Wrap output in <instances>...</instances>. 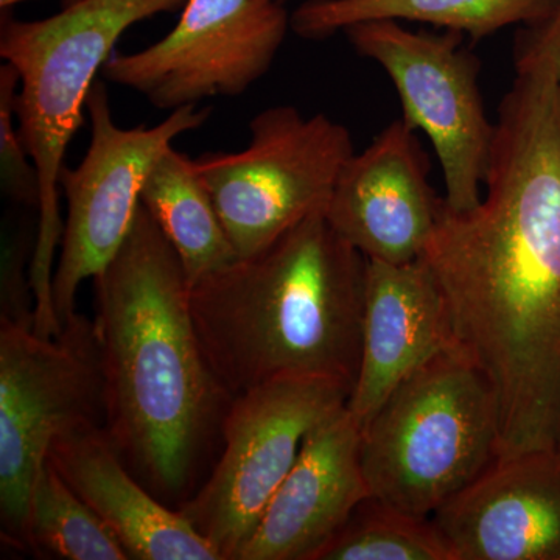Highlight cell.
I'll return each instance as SVG.
<instances>
[{"mask_svg": "<svg viewBox=\"0 0 560 560\" xmlns=\"http://www.w3.org/2000/svg\"><path fill=\"white\" fill-rule=\"evenodd\" d=\"M486 195L442 205L422 259L497 404V459L560 452V83L523 72L500 103Z\"/></svg>", "mask_w": 560, "mask_h": 560, "instance_id": "6da1fadb", "label": "cell"}, {"mask_svg": "<svg viewBox=\"0 0 560 560\" xmlns=\"http://www.w3.org/2000/svg\"><path fill=\"white\" fill-rule=\"evenodd\" d=\"M94 287L105 429L150 492L183 504L232 397L202 350L178 254L142 202Z\"/></svg>", "mask_w": 560, "mask_h": 560, "instance_id": "7a4b0ae2", "label": "cell"}, {"mask_svg": "<svg viewBox=\"0 0 560 560\" xmlns=\"http://www.w3.org/2000/svg\"><path fill=\"white\" fill-rule=\"evenodd\" d=\"M366 261L326 213H315L256 256L190 287L202 350L232 399L282 377L353 388Z\"/></svg>", "mask_w": 560, "mask_h": 560, "instance_id": "3957f363", "label": "cell"}, {"mask_svg": "<svg viewBox=\"0 0 560 560\" xmlns=\"http://www.w3.org/2000/svg\"><path fill=\"white\" fill-rule=\"evenodd\" d=\"M186 2L77 0L40 21H16L3 14L0 57L20 75L18 128L39 175V219L31 283L35 330L40 335L61 329L51 296L55 254L65 230L58 189L66 151L84 125L83 109L95 77L128 28L156 14L183 10Z\"/></svg>", "mask_w": 560, "mask_h": 560, "instance_id": "277c9868", "label": "cell"}, {"mask_svg": "<svg viewBox=\"0 0 560 560\" xmlns=\"http://www.w3.org/2000/svg\"><path fill=\"white\" fill-rule=\"evenodd\" d=\"M499 422L488 378L453 349L401 382L361 430L371 495L419 518L497 459Z\"/></svg>", "mask_w": 560, "mask_h": 560, "instance_id": "5b68a950", "label": "cell"}, {"mask_svg": "<svg viewBox=\"0 0 560 560\" xmlns=\"http://www.w3.org/2000/svg\"><path fill=\"white\" fill-rule=\"evenodd\" d=\"M105 427V383L94 319L79 312L61 334L0 320V523L2 540L28 552L33 486L58 438Z\"/></svg>", "mask_w": 560, "mask_h": 560, "instance_id": "8992f818", "label": "cell"}, {"mask_svg": "<svg viewBox=\"0 0 560 560\" xmlns=\"http://www.w3.org/2000/svg\"><path fill=\"white\" fill-rule=\"evenodd\" d=\"M242 151H208L195 168L219 210L238 259L256 256L301 221L326 213L338 176L353 154L348 128L291 105L249 121Z\"/></svg>", "mask_w": 560, "mask_h": 560, "instance_id": "52a82bcc", "label": "cell"}, {"mask_svg": "<svg viewBox=\"0 0 560 560\" xmlns=\"http://www.w3.org/2000/svg\"><path fill=\"white\" fill-rule=\"evenodd\" d=\"M352 386L282 377L234 397L221 425V455L208 480L176 508L223 560H237L305 438L348 405Z\"/></svg>", "mask_w": 560, "mask_h": 560, "instance_id": "ba28073f", "label": "cell"}, {"mask_svg": "<svg viewBox=\"0 0 560 560\" xmlns=\"http://www.w3.org/2000/svg\"><path fill=\"white\" fill-rule=\"evenodd\" d=\"M90 149L75 168L62 167L60 187L68 202L61 250L51 280L61 324L77 313L81 283L94 279L124 245L151 168L180 135L198 130L212 108L172 110L154 127L121 128L113 119L105 83L95 80L86 102Z\"/></svg>", "mask_w": 560, "mask_h": 560, "instance_id": "9c48e42d", "label": "cell"}, {"mask_svg": "<svg viewBox=\"0 0 560 560\" xmlns=\"http://www.w3.org/2000/svg\"><path fill=\"white\" fill-rule=\"evenodd\" d=\"M350 46L386 70L399 92L405 124L433 142L455 212L481 202L495 125L490 124L478 75L481 62L459 32H411L399 21L359 22L346 28Z\"/></svg>", "mask_w": 560, "mask_h": 560, "instance_id": "30bf717a", "label": "cell"}, {"mask_svg": "<svg viewBox=\"0 0 560 560\" xmlns=\"http://www.w3.org/2000/svg\"><path fill=\"white\" fill-rule=\"evenodd\" d=\"M289 28L279 0H187L168 35L132 54L114 50L102 75L164 110L237 97L270 70Z\"/></svg>", "mask_w": 560, "mask_h": 560, "instance_id": "8fae6325", "label": "cell"}, {"mask_svg": "<svg viewBox=\"0 0 560 560\" xmlns=\"http://www.w3.org/2000/svg\"><path fill=\"white\" fill-rule=\"evenodd\" d=\"M429 173V156L415 130L404 119L394 120L346 162L326 219L366 259L394 265L418 260L444 205Z\"/></svg>", "mask_w": 560, "mask_h": 560, "instance_id": "7c38bea8", "label": "cell"}, {"mask_svg": "<svg viewBox=\"0 0 560 560\" xmlns=\"http://www.w3.org/2000/svg\"><path fill=\"white\" fill-rule=\"evenodd\" d=\"M431 522L452 560H560V452L493 460Z\"/></svg>", "mask_w": 560, "mask_h": 560, "instance_id": "4fadbf2b", "label": "cell"}, {"mask_svg": "<svg viewBox=\"0 0 560 560\" xmlns=\"http://www.w3.org/2000/svg\"><path fill=\"white\" fill-rule=\"evenodd\" d=\"M458 348L447 301L422 257L368 259L359 374L346 405L361 430L401 382Z\"/></svg>", "mask_w": 560, "mask_h": 560, "instance_id": "5bb4252c", "label": "cell"}, {"mask_svg": "<svg viewBox=\"0 0 560 560\" xmlns=\"http://www.w3.org/2000/svg\"><path fill=\"white\" fill-rule=\"evenodd\" d=\"M370 495L361 427L345 407L305 438L237 560H315Z\"/></svg>", "mask_w": 560, "mask_h": 560, "instance_id": "9a60e30c", "label": "cell"}, {"mask_svg": "<svg viewBox=\"0 0 560 560\" xmlns=\"http://www.w3.org/2000/svg\"><path fill=\"white\" fill-rule=\"evenodd\" d=\"M47 459L113 530L130 559L223 560L178 510L131 474L105 427H84L58 438Z\"/></svg>", "mask_w": 560, "mask_h": 560, "instance_id": "2e32d148", "label": "cell"}, {"mask_svg": "<svg viewBox=\"0 0 560 560\" xmlns=\"http://www.w3.org/2000/svg\"><path fill=\"white\" fill-rule=\"evenodd\" d=\"M558 0H305L290 16V28L320 40L366 21L425 22L463 33L474 43L510 25L544 20Z\"/></svg>", "mask_w": 560, "mask_h": 560, "instance_id": "e0dca14e", "label": "cell"}, {"mask_svg": "<svg viewBox=\"0 0 560 560\" xmlns=\"http://www.w3.org/2000/svg\"><path fill=\"white\" fill-rule=\"evenodd\" d=\"M140 202L178 254L190 287L238 259L194 160L168 149L151 168Z\"/></svg>", "mask_w": 560, "mask_h": 560, "instance_id": "ac0fdd59", "label": "cell"}, {"mask_svg": "<svg viewBox=\"0 0 560 560\" xmlns=\"http://www.w3.org/2000/svg\"><path fill=\"white\" fill-rule=\"evenodd\" d=\"M28 552L66 560H128L113 530L73 492L47 459L33 486Z\"/></svg>", "mask_w": 560, "mask_h": 560, "instance_id": "d6986e66", "label": "cell"}, {"mask_svg": "<svg viewBox=\"0 0 560 560\" xmlns=\"http://www.w3.org/2000/svg\"><path fill=\"white\" fill-rule=\"evenodd\" d=\"M315 560H452L431 518L366 497Z\"/></svg>", "mask_w": 560, "mask_h": 560, "instance_id": "ffe728a7", "label": "cell"}, {"mask_svg": "<svg viewBox=\"0 0 560 560\" xmlns=\"http://www.w3.org/2000/svg\"><path fill=\"white\" fill-rule=\"evenodd\" d=\"M20 75L9 62L0 68V187L10 201L39 209V175L18 128Z\"/></svg>", "mask_w": 560, "mask_h": 560, "instance_id": "44dd1931", "label": "cell"}, {"mask_svg": "<svg viewBox=\"0 0 560 560\" xmlns=\"http://www.w3.org/2000/svg\"><path fill=\"white\" fill-rule=\"evenodd\" d=\"M33 249L35 242L28 241L25 231L3 237L0 320L32 327L35 323V294L31 283Z\"/></svg>", "mask_w": 560, "mask_h": 560, "instance_id": "7402d4cb", "label": "cell"}, {"mask_svg": "<svg viewBox=\"0 0 560 560\" xmlns=\"http://www.w3.org/2000/svg\"><path fill=\"white\" fill-rule=\"evenodd\" d=\"M515 54L540 58L560 81V0L544 20L522 25L515 38Z\"/></svg>", "mask_w": 560, "mask_h": 560, "instance_id": "603a6c76", "label": "cell"}, {"mask_svg": "<svg viewBox=\"0 0 560 560\" xmlns=\"http://www.w3.org/2000/svg\"><path fill=\"white\" fill-rule=\"evenodd\" d=\"M28 2V0H0V9L2 11H9L11 7L18 5V3Z\"/></svg>", "mask_w": 560, "mask_h": 560, "instance_id": "cb8c5ba5", "label": "cell"}, {"mask_svg": "<svg viewBox=\"0 0 560 560\" xmlns=\"http://www.w3.org/2000/svg\"><path fill=\"white\" fill-rule=\"evenodd\" d=\"M62 5H70V3L77 2V0H61Z\"/></svg>", "mask_w": 560, "mask_h": 560, "instance_id": "d4e9b609", "label": "cell"}, {"mask_svg": "<svg viewBox=\"0 0 560 560\" xmlns=\"http://www.w3.org/2000/svg\"><path fill=\"white\" fill-rule=\"evenodd\" d=\"M279 2L285 3V2H287V0H279Z\"/></svg>", "mask_w": 560, "mask_h": 560, "instance_id": "484cf974", "label": "cell"}]
</instances>
